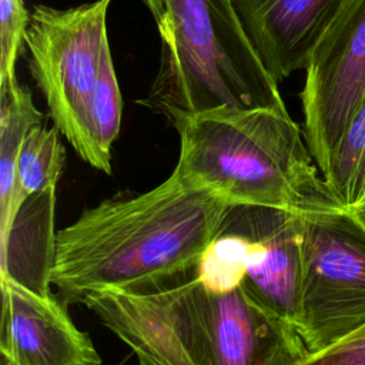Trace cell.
<instances>
[{"label":"cell","mask_w":365,"mask_h":365,"mask_svg":"<svg viewBox=\"0 0 365 365\" xmlns=\"http://www.w3.org/2000/svg\"><path fill=\"white\" fill-rule=\"evenodd\" d=\"M228 207L174 173L143 194L104 200L57 231L50 282L74 304L91 292H150L188 279Z\"/></svg>","instance_id":"6da1fadb"},{"label":"cell","mask_w":365,"mask_h":365,"mask_svg":"<svg viewBox=\"0 0 365 365\" xmlns=\"http://www.w3.org/2000/svg\"><path fill=\"white\" fill-rule=\"evenodd\" d=\"M86 305L140 365H298L308 351L295 327L240 284L198 272L150 292H91Z\"/></svg>","instance_id":"7a4b0ae2"},{"label":"cell","mask_w":365,"mask_h":365,"mask_svg":"<svg viewBox=\"0 0 365 365\" xmlns=\"http://www.w3.org/2000/svg\"><path fill=\"white\" fill-rule=\"evenodd\" d=\"M165 117L180 137L173 173L181 180L230 204L301 212L342 205L288 110L221 107Z\"/></svg>","instance_id":"3957f363"},{"label":"cell","mask_w":365,"mask_h":365,"mask_svg":"<svg viewBox=\"0 0 365 365\" xmlns=\"http://www.w3.org/2000/svg\"><path fill=\"white\" fill-rule=\"evenodd\" d=\"M161 40L158 71L138 103L163 115L221 107L287 110L232 0H141Z\"/></svg>","instance_id":"277c9868"},{"label":"cell","mask_w":365,"mask_h":365,"mask_svg":"<svg viewBox=\"0 0 365 365\" xmlns=\"http://www.w3.org/2000/svg\"><path fill=\"white\" fill-rule=\"evenodd\" d=\"M113 0L70 9L36 4L26 36L29 71L46 98L53 125L76 154L103 173L93 134V98L107 37Z\"/></svg>","instance_id":"5b68a950"},{"label":"cell","mask_w":365,"mask_h":365,"mask_svg":"<svg viewBox=\"0 0 365 365\" xmlns=\"http://www.w3.org/2000/svg\"><path fill=\"white\" fill-rule=\"evenodd\" d=\"M302 212L230 204L198 275L217 287L242 285L297 329L302 279Z\"/></svg>","instance_id":"8992f818"},{"label":"cell","mask_w":365,"mask_h":365,"mask_svg":"<svg viewBox=\"0 0 365 365\" xmlns=\"http://www.w3.org/2000/svg\"><path fill=\"white\" fill-rule=\"evenodd\" d=\"M297 331L318 352L365 325V225L342 205L302 212Z\"/></svg>","instance_id":"52a82bcc"},{"label":"cell","mask_w":365,"mask_h":365,"mask_svg":"<svg viewBox=\"0 0 365 365\" xmlns=\"http://www.w3.org/2000/svg\"><path fill=\"white\" fill-rule=\"evenodd\" d=\"M299 97L305 141L324 178L365 98V0H344L309 57Z\"/></svg>","instance_id":"ba28073f"},{"label":"cell","mask_w":365,"mask_h":365,"mask_svg":"<svg viewBox=\"0 0 365 365\" xmlns=\"http://www.w3.org/2000/svg\"><path fill=\"white\" fill-rule=\"evenodd\" d=\"M0 281V364L101 365L93 341L76 327L56 297L38 294L13 279Z\"/></svg>","instance_id":"9c48e42d"},{"label":"cell","mask_w":365,"mask_h":365,"mask_svg":"<svg viewBox=\"0 0 365 365\" xmlns=\"http://www.w3.org/2000/svg\"><path fill=\"white\" fill-rule=\"evenodd\" d=\"M344 0H232L241 26L279 84L307 67Z\"/></svg>","instance_id":"30bf717a"},{"label":"cell","mask_w":365,"mask_h":365,"mask_svg":"<svg viewBox=\"0 0 365 365\" xmlns=\"http://www.w3.org/2000/svg\"><path fill=\"white\" fill-rule=\"evenodd\" d=\"M60 135V131L54 125L44 127L43 124L36 125L27 134L16 164L9 212L4 222L0 224L1 238L6 235L19 208L29 197L57 185L66 158V150Z\"/></svg>","instance_id":"8fae6325"},{"label":"cell","mask_w":365,"mask_h":365,"mask_svg":"<svg viewBox=\"0 0 365 365\" xmlns=\"http://www.w3.org/2000/svg\"><path fill=\"white\" fill-rule=\"evenodd\" d=\"M43 120L44 114L36 107L27 86L17 83L0 88V224L9 212L21 145Z\"/></svg>","instance_id":"7c38bea8"},{"label":"cell","mask_w":365,"mask_h":365,"mask_svg":"<svg viewBox=\"0 0 365 365\" xmlns=\"http://www.w3.org/2000/svg\"><path fill=\"white\" fill-rule=\"evenodd\" d=\"M324 181L345 208L365 194V98L348 123Z\"/></svg>","instance_id":"4fadbf2b"},{"label":"cell","mask_w":365,"mask_h":365,"mask_svg":"<svg viewBox=\"0 0 365 365\" xmlns=\"http://www.w3.org/2000/svg\"><path fill=\"white\" fill-rule=\"evenodd\" d=\"M30 13L24 0H0V88L13 86L16 63L26 44Z\"/></svg>","instance_id":"5bb4252c"},{"label":"cell","mask_w":365,"mask_h":365,"mask_svg":"<svg viewBox=\"0 0 365 365\" xmlns=\"http://www.w3.org/2000/svg\"><path fill=\"white\" fill-rule=\"evenodd\" d=\"M298 365H365V325L329 346L308 354Z\"/></svg>","instance_id":"9a60e30c"},{"label":"cell","mask_w":365,"mask_h":365,"mask_svg":"<svg viewBox=\"0 0 365 365\" xmlns=\"http://www.w3.org/2000/svg\"><path fill=\"white\" fill-rule=\"evenodd\" d=\"M349 210L358 217V220L365 225V194L361 197V200L354 204L352 207H349Z\"/></svg>","instance_id":"2e32d148"},{"label":"cell","mask_w":365,"mask_h":365,"mask_svg":"<svg viewBox=\"0 0 365 365\" xmlns=\"http://www.w3.org/2000/svg\"><path fill=\"white\" fill-rule=\"evenodd\" d=\"M0 365H3V364H0Z\"/></svg>","instance_id":"e0dca14e"}]
</instances>
